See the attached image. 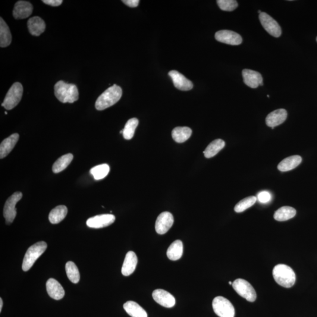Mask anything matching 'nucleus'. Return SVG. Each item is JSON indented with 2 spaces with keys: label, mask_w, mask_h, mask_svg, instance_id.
<instances>
[{
  "label": "nucleus",
  "mask_w": 317,
  "mask_h": 317,
  "mask_svg": "<svg viewBox=\"0 0 317 317\" xmlns=\"http://www.w3.org/2000/svg\"><path fill=\"white\" fill-rule=\"evenodd\" d=\"M55 95L62 103H74L79 99L78 88L75 84L59 81L54 86Z\"/></svg>",
  "instance_id": "1"
},
{
  "label": "nucleus",
  "mask_w": 317,
  "mask_h": 317,
  "mask_svg": "<svg viewBox=\"0 0 317 317\" xmlns=\"http://www.w3.org/2000/svg\"><path fill=\"white\" fill-rule=\"evenodd\" d=\"M122 95L121 88L114 84L98 97L95 102V108L98 111H102L111 107L120 100Z\"/></svg>",
  "instance_id": "2"
},
{
  "label": "nucleus",
  "mask_w": 317,
  "mask_h": 317,
  "mask_svg": "<svg viewBox=\"0 0 317 317\" xmlns=\"http://www.w3.org/2000/svg\"><path fill=\"white\" fill-rule=\"evenodd\" d=\"M272 275L275 282L285 288L293 287L296 281V275L293 270L290 267L282 264L274 267Z\"/></svg>",
  "instance_id": "3"
},
{
  "label": "nucleus",
  "mask_w": 317,
  "mask_h": 317,
  "mask_svg": "<svg viewBox=\"0 0 317 317\" xmlns=\"http://www.w3.org/2000/svg\"><path fill=\"white\" fill-rule=\"evenodd\" d=\"M47 244L45 241H40L31 246L25 254L22 269L24 272H27L32 268L37 260L45 252Z\"/></svg>",
  "instance_id": "4"
},
{
  "label": "nucleus",
  "mask_w": 317,
  "mask_h": 317,
  "mask_svg": "<svg viewBox=\"0 0 317 317\" xmlns=\"http://www.w3.org/2000/svg\"><path fill=\"white\" fill-rule=\"evenodd\" d=\"M23 93V86L20 83H15L8 91L2 106L7 110L13 109L20 102Z\"/></svg>",
  "instance_id": "5"
},
{
  "label": "nucleus",
  "mask_w": 317,
  "mask_h": 317,
  "mask_svg": "<svg viewBox=\"0 0 317 317\" xmlns=\"http://www.w3.org/2000/svg\"><path fill=\"white\" fill-rule=\"evenodd\" d=\"M212 306L216 315L220 317H234L235 310L233 304L224 297L215 298Z\"/></svg>",
  "instance_id": "6"
},
{
  "label": "nucleus",
  "mask_w": 317,
  "mask_h": 317,
  "mask_svg": "<svg viewBox=\"0 0 317 317\" xmlns=\"http://www.w3.org/2000/svg\"><path fill=\"white\" fill-rule=\"evenodd\" d=\"M232 286L239 296L249 302H254L256 300L257 294L255 290L246 280L241 278L237 279L233 282Z\"/></svg>",
  "instance_id": "7"
},
{
  "label": "nucleus",
  "mask_w": 317,
  "mask_h": 317,
  "mask_svg": "<svg viewBox=\"0 0 317 317\" xmlns=\"http://www.w3.org/2000/svg\"><path fill=\"white\" fill-rule=\"evenodd\" d=\"M23 197V194L17 191L9 197L5 203L3 215L5 219L6 224L10 225L13 222L17 216V209L15 208L17 203Z\"/></svg>",
  "instance_id": "8"
},
{
  "label": "nucleus",
  "mask_w": 317,
  "mask_h": 317,
  "mask_svg": "<svg viewBox=\"0 0 317 317\" xmlns=\"http://www.w3.org/2000/svg\"><path fill=\"white\" fill-rule=\"evenodd\" d=\"M259 20L262 26L265 30L271 36L274 37H279L281 34V29L280 26L274 19L266 12H262L259 15Z\"/></svg>",
  "instance_id": "9"
},
{
  "label": "nucleus",
  "mask_w": 317,
  "mask_h": 317,
  "mask_svg": "<svg viewBox=\"0 0 317 317\" xmlns=\"http://www.w3.org/2000/svg\"><path fill=\"white\" fill-rule=\"evenodd\" d=\"M215 39L219 42L231 45H238L242 43L243 39L239 34L230 30H221L215 34Z\"/></svg>",
  "instance_id": "10"
},
{
  "label": "nucleus",
  "mask_w": 317,
  "mask_h": 317,
  "mask_svg": "<svg viewBox=\"0 0 317 317\" xmlns=\"http://www.w3.org/2000/svg\"><path fill=\"white\" fill-rule=\"evenodd\" d=\"M174 223L172 213L165 212L161 213L156 219L155 230L159 234H164L169 230Z\"/></svg>",
  "instance_id": "11"
},
{
  "label": "nucleus",
  "mask_w": 317,
  "mask_h": 317,
  "mask_svg": "<svg viewBox=\"0 0 317 317\" xmlns=\"http://www.w3.org/2000/svg\"><path fill=\"white\" fill-rule=\"evenodd\" d=\"M115 221L114 215L111 214L100 215L88 219V226L93 228H100L109 226Z\"/></svg>",
  "instance_id": "12"
},
{
  "label": "nucleus",
  "mask_w": 317,
  "mask_h": 317,
  "mask_svg": "<svg viewBox=\"0 0 317 317\" xmlns=\"http://www.w3.org/2000/svg\"><path fill=\"white\" fill-rule=\"evenodd\" d=\"M152 297L157 303L166 308H172L175 305V298L164 290L157 289L153 291Z\"/></svg>",
  "instance_id": "13"
},
{
  "label": "nucleus",
  "mask_w": 317,
  "mask_h": 317,
  "mask_svg": "<svg viewBox=\"0 0 317 317\" xmlns=\"http://www.w3.org/2000/svg\"><path fill=\"white\" fill-rule=\"evenodd\" d=\"M168 75L172 78L174 86L177 89L186 91L193 89V83L178 71H171L169 72Z\"/></svg>",
  "instance_id": "14"
},
{
  "label": "nucleus",
  "mask_w": 317,
  "mask_h": 317,
  "mask_svg": "<svg viewBox=\"0 0 317 317\" xmlns=\"http://www.w3.org/2000/svg\"><path fill=\"white\" fill-rule=\"evenodd\" d=\"M243 81L245 84L252 89H257L263 86V77L258 72L245 69L242 71Z\"/></svg>",
  "instance_id": "15"
},
{
  "label": "nucleus",
  "mask_w": 317,
  "mask_h": 317,
  "mask_svg": "<svg viewBox=\"0 0 317 317\" xmlns=\"http://www.w3.org/2000/svg\"><path fill=\"white\" fill-rule=\"evenodd\" d=\"M33 5L30 2L19 1L15 3L13 16L17 20L27 18L33 13Z\"/></svg>",
  "instance_id": "16"
},
{
  "label": "nucleus",
  "mask_w": 317,
  "mask_h": 317,
  "mask_svg": "<svg viewBox=\"0 0 317 317\" xmlns=\"http://www.w3.org/2000/svg\"><path fill=\"white\" fill-rule=\"evenodd\" d=\"M287 118V112L284 109H279L271 113L266 117V122L268 127L274 128L283 123Z\"/></svg>",
  "instance_id": "17"
},
{
  "label": "nucleus",
  "mask_w": 317,
  "mask_h": 317,
  "mask_svg": "<svg viewBox=\"0 0 317 317\" xmlns=\"http://www.w3.org/2000/svg\"><path fill=\"white\" fill-rule=\"evenodd\" d=\"M47 293L55 300H61L65 296V291L60 283L54 278H49L46 283Z\"/></svg>",
  "instance_id": "18"
},
{
  "label": "nucleus",
  "mask_w": 317,
  "mask_h": 317,
  "mask_svg": "<svg viewBox=\"0 0 317 317\" xmlns=\"http://www.w3.org/2000/svg\"><path fill=\"white\" fill-rule=\"evenodd\" d=\"M137 264V257L134 252H128L125 256L123 266L122 268V273L124 276H129L136 271Z\"/></svg>",
  "instance_id": "19"
},
{
  "label": "nucleus",
  "mask_w": 317,
  "mask_h": 317,
  "mask_svg": "<svg viewBox=\"0 0 317 317\" xmlns=\"http://www.w3.org/2000/svg\"><path fill=\"white\" fill-rule=\"evenodd\" d=\"M28 30L31 35L39 36L45 32L46 26L45 21L39 17H34L28 21Z\"/></svg>",
  "instance_id": "20"
},
{
  "label": "nucleus",
  "mask_w": 317,
  "mask_h": 317,
  "mask_svg": "<svg viewBox=\"0 0 317 317\" xmlns=\"http://www.w3.org/2000/svg\"><path fill=\"white\" fill-rule=\"evenodd\" d=\"M18 139L19 135L14 134L2 141L0 145V158H4L12 151Z\"/></svg>",
  "instance_id": "21"
},
{
  "label": "nucleus",
  "mask_w": 317,
  "mask_h": 317,
  "mask_svg": "<svg viewBox=\"0 0 317 317\" xmlns=\"http://www.w3.org/2000/svg\"><path fill=\"white\" fill-rule=\"evenodd\" d=\"M302 162V158L299 155H294L285 158L279 163L278 169L281 172H288L297 167Z\"/></svg>",
  "instance_id": "22"
},
{
  "label": "nucleus",
  "mask_w": 317,
  "mask_h": 317,
  "mask_svg": "<svg viewBox=\"0 0 317 317\" xmlns=\"http://www.w3.org/2000/svg\"><path fill=\"white\" fill-rule=\"evenodd\" d=\"M124 309L132 317H147L146 311L135 301H127L124 304Z\"/></svg>",
  "instance_id": "23"
},
{
  "label": "nucleus",
  "mask_w": 317,
  "mask_h": 317,
  "mask_svg": "<svg viewBox=\"0 0 317 317\" xmlns=\"http://www.w3.org/2000/svg\"><path fill=\"white\" fill-rule=\"evenodd\" d=\"M12 42V36L10 30L7 24L0 18V46L1 48H5L11 45Z\"/></svg>",
  "instance_id": "24"
},
{
  "label": "nucleus",
  "mask_w": 317,
  "mask_h": 317,
  "mask_svg": "<svg viewBox=\"0 0 317 317\" xmlns=\"http://www.w3.org/2000/svg\"><path fill=\"white\" fill-rule=\"evenodd\" d=\"M183 243L180 240H176L171 244L167 250V256L172 261L180 260L183 255Z\"/></svg>",
  "instance_id": "25"
},
{
  "label": "nucleus",
  "mask_w": 317,
  "mask_h": 317,
  "mask_svg": "<svg viewBox=\"0 0 317 317\" xmlns=\"http://www.w3.org/2000/svg\"><path fill=\"white\" fill-rule=\"evenodd\" d=\"M192 131L189 127H177L172 131L173 139L178 143H183L189 139Z\"/></svg>",
  "instance_id": "26"
},
{
  "label": "nucleus",
  "mask_w": 317,
  "mask_h": 317,
  "mask_svg": "<svg viewBox=\"0 0 317 317\" xmlns=\"http://www.w3.org/2000/svg\"><path fill=\"white\" fill-rule=\"evenodd\" d=\"M296 210L292 207L283 206L275 211L274 218L278 222H284L293 218L296 215Z\"/></svg>",
  "instance_id": "27"
},
{
  "label": "nucleus",
  "mask_w": 317,
  "mask_h": 317,
  "mask_svg": "<svg viewBox=\"0 0 317 317\" xmlns=\"http://www.w3.org/2000/svg\"><path fill=\"white\" fill-rule=\"evenodd\" d=\"M68 213L67 207L64 205L58 206L49 213V220L52 224H58L66 217Z\"/></svg>",
  "instance_id": "28"
},
{
  "label": "nucleus",
  "mask_w": 317,
  "mask_h": 317,
  "mask_svg": "<svg viewBox=\"0 0 317 317\" xmlns=\"http://www.w3.org/2000/svg\"><path fill=\"white\" fill-rule=\"evenodd\" d=\"M225 146L224 140L221 139H216L210 143L208 147H206L205 151L203 152L204 155L206 158H211L214 157L221 151Z\"/></svg>",
  "instance_id": "29"
},
{
  "label": "nucleus",
  "mask_w": 317,
  "mask_h": 317,
  "mask_svg": "<svg viewBox=\"0 0 317 317\" xmlns=\"http://www.w3.org/2000/svg\"><path fill=\"white\" fill-rule=\"evenodd\" d=\"M73 158V155L71 153H68V154L60 157L53 165L52 171L55 174H58V173L63 171L70 164Z\"/></svg>",
  "instance_id": "30"
},
{
  "label": "nucleus",
  "mask_w": 317,
  "mask_h": 317,
  "mask_svg": "<svg viewBox=\"0 0 317 317\" xmlns=\"http://www.w3.org/2000/svg\"><path fill=\"white\" fill-rule=\"evenodd\" d=\"M65 271L68 278L73 283L76 284L80 281V274L77 266L73 262H68L65 265Z\"/></svg>",
  "instance_id": "31"
},
{
  "label": "nucleus",
  "mask_w": 317,
  "mask_h": 317,
  "mask_svg": "<svg viewBox=\"0 0 317 317\" xmlns=\"http://www.w3.org/2000/svg\"><path fill=\"white\" fill-rule=\"evenodd\" d=\"M138 124L139 121L136 118H132L128 121L123 130V136L125 139L130 140L134 137Z\"/></svg>",
  "instance_id": "32"
},
{
  "label": "nucleus",
  "mask_w": 317,
  "mask_h": 317,
  "mask_svg": "<svg viewBox=\"0 0 317 317\" xmlns=\"http://www.w3.org/2000/svg\"><path fill=\"white\" fill-rule=\"evenodd\" d=\"M110 168L107 164H102L95 166L91 169L90 173L95 180H102L108 175Z\"/></svg>",
  "instance_id": "33"
},
{
  "label": "nucleus",
  "mask_w": 317,
  "mask_h": 317,
  "mask_svg": "<svg viewBox=\"0 0 317 317\" xmlns=\"http://www.w3.org/2000/svg\"><path fill=\"white\" fill-rule=\"evenodd\" d=\"M257 199V197L255 196H249L241 200L234 207V211L236 213H241L245 211L253 206L256 202Z\"/></svg>",
  "instance_id": "34"
},
{
  "label": "nucleus",
  "mask_w": 317,
  "mask_h": 317,
  "mask_svg": "<svg viewBox=\"0 0 317 317\" xmlns=\"http://www.w3.org/2000/svg\"><path fill=\"white\" fill-rule=\"evenodd\" d=\"M218 4L223 11H233L238 7V3L235 0H218Z\"/></svg>",
  "instance_id": "35"
},
{
  "label": "nucleus",
  "mask_w": 317,
  "mask_h": 317,
  "mask_svg": "<svg viewBox=\"0 0 317 317\" xmlns=\"http://www.w3.org/2000/svg\"><path fill=\"white\" fill-rule=\"evenodd\" d=\"M257 198H258L260 202L266 203L271 201L272 197L271 194H270L268 191H263L259 193Z\"/></svg>",
  "instance_id": "36"
},
{
  "label": "nucleus",
  "mask_w": 317,
  "mask_h": 317,
  "mask_svg": "<svg viewBox=\"0 0 317 317\" xmlns=\"http://www.w3.org/2000/svg\"><path fill=\"white\" fill-rule=\"evenodd\" d=\"M43 2L45 4L52 6V7H58V6L61 5L63 1L62 0H43Z\"/></svg>",
  "instance_id": "37"
},
{
  "label": "nucleus",
  "mask_w": 317,
  "mask_h": 317,
  "mask_svg": "<svg viewBox=\"0 0 317 317\" xmlns=\"http://www.w3.org/2000/svg\"><path fill=\"white\" fill-rule=\"evenodd\" d=\"M122 1L123 2L125 5H128V7L132 8L137 7L140 2L139 0H123V1Z\"/></svg>",
  "instance_id": "38"
},
{
  "label": "nucleus",
  "mask_w": 317,
  "mask_h": 317,
  "mask_svg": "<svg viewBox=\"0 0 317 317\" xmlns=\"http://www.w3.org/2000/svg\"><path fill=\"white\" fill-rule=\"evenodd\" d=\"M2 305H3V302H2V300L1 298V299H0V312H1Z\"/></svg>",
  "instance_id": "39"
},
{
  "label": "nucleus",
  "mask_w": 317,
  "mask_h": 317,
  "mask_svg": "<svg viewBox=\"0 0 317 317\" xmlns=\"http://www.w3.org/2000/svg\"><path fill=\"white\" fill-rule=\"evenodd\" d=\"M228 283H229V284H230V285L233 284V282H232L231 281H229Z\"/></svg>",
  "instance_id": "40"
},
{
  "label": "nucleus",
  "mask_w": 317,
  "mask_h": 317,
  "mask_svg": "<svg viewBox=\"0 0 317 317\" xmlns=\"http://www.w3.org/2000/svg\"><path fill=\"white\" fill-rule=\"evenodd\" d=\"M258 12H259V13L260 14H261V13H262V12L261 11H260V10H259V11H258Z\"/></svg>",
  "instance_id": "41"
},
{
  "label": "nucleus",
  "mask_w": 317,
  "mask_h": 317,
  "mask_svg": "<svg viewBox=\"0 0 317 317\" xmlns=\"http://www.w3.org/2000/svg\"><path fill=\"white\" fill-rule=\"evenodd\" d=\"M5 114H7V112H5Z\"/></svg>",
  "instance_id": "42"
},
{
  "label": "nucleus",
  "mask_w": 317,
  "mask_h": 317,
  "mask_svg": "<svg viewBox=\"0 0 317 317\" xmlns=\"http://www.w3.org/2000/svg\"></svg>",
  "instance_id": "43"
}]
</instances>
